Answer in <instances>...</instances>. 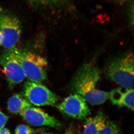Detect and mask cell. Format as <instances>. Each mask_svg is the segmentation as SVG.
I'll return each instance as SVG.
<instances>
[{"instance_id":"1","label":"cell","mask_w":134,"mask_h":134,"mask_svg":"<svg viewBox=\"0 0 134 134\" xmlns=\"http://www.w3.org/2000/svg\"><path fill=\"white\" fill-rule=\"evenodd\" d=\"M101 72L93 63H84L77 69L72 78L70 83L71 90L92 105L103 104L109 98L110 92L96 88Z\"/></svg>"},{"instance_id":"8","label":"cell","mask_w":134,"mask_h":134,"mask_svg":"<svg viewBox=\"0 0 134 134\" xmlns=\"http://www.w3.org/2000/svg\"><path fill=\"white\" fill-rule=\"evenodd\" d=\"M19 114L27 123L32 126H47L56 129L61 126L58 120L40 108L28 107Z\"/></svg>"},{"instance_id":"19","label":"cell","mask_w":134,"mask_h":134,"mask_svg":"<svg viewBox=\"0 0 134 134\" xmlns=\"http://www.w3.org/2000/svg\"><path fill=\"white\" fill-rule=\"evenodd\" d=\"M1 7H0V12H1Z\"/></svg>"},{"instance_id":"5","label":"cell","mask_w":134,"mask_h":134,"mask_svg":"<svg viewBox=\"0 0 134 134\" xmlns=\"http://www.w3.org/2000/svg\"><path fill=\"white\" fill-rule=\"evenodd\" d=\"M23 94L29 103L37 106L53 105L59 100L55 93L38 83L26 82L24 86Z\"/></svg>"},{"instance_id":"4","label":"cell","mask_w":134,"mask_h":134,"mask_svg":"<svg viewBox=\"0 0 134 134\" xmlns=\"http://www.w3.org/2000/svg\"><path fill=\"white\" fill-rule=\"evenodd\" d=\"M0 32L2 35V45L8 50L14 49L21 34V22L14 15L8 13H1Z\"/></svg>"},{"instance_id":"9","label":"cell","mask_w":134,"mask_h":134,"mask_svg":"<svg viewBox=\"0 0 134 134\" xmlns=\"http://www.w3.org/2000/svg\"><path fill=\"white\" fill-rule=\"evenodd\" d=\"M134 90L127 89L123 90L120 87L110 92V99L113 104L119 107H125L134 110Z\"/></svg>"},{"instance_id":"12","label":"cell","mask_w":134,"mask_h":134,"mask_svg":"<svg viewBox=\"0 0 134 134\" xmlns=\"http://www.w3.org/2000/svg\"><path fill=\"white\" fill-rule=\"evenodd\" d=\"M98 134H121L116 124L111 121H107L104 127Z\"/></svg>"},{"instance_id":"14","label":"cell","mask_w":134,"mask_h":134,"mask_svg":"<svg viewBox=\"0 0 134 134\" xmlns=\"http://www.w3.org/2000/svg\"><path fill=\"white\" fill-rule=\"evenodd\" d=\"M8 120V117L0 110V130L4 128Z\"/></svg>"},{"instance_id":"13","label":"cell","mask_w":134,"mask_h":134,"mask_svg":"<svg viewBox=\"0 0 134 134\" xmlns=\"http://www.w3.org/2000/svg\"><path fill=\"white\" fill-rule=\"evenodd\" d=\"M36 130L27 125H18L16 128L15 134H33Z\"/></svg>"},{"instance_id":"6","label":"cell","mask_w":134,"mask_h":134,"mask_svg":"<svg viewBox=\"0 0 134 134\" xmlns=\"http://www.w3.org/2000/svg\"><path fill=\"white\" fill-rule=\"evenodd\" d=\"M57 107L63 114L75 119H83L90 113V109L86 100L76 93L67 97Z\"/></svg>"},{"instance_id":"3","label":"cell","mask_w":134,"mask_h":134,"mask_svg":"<svg viewBox=\"0 0 134 134\" xmlns=\"http://www.w3.org/2000/svg\"><path fill=\"white\" fill-rule=\"evenodd\" d=\"M13 50L25 77L30 81L40 83L46 79L47 62L44 58L32 52L19 51L16 48Z\"/></svg>"},{"instance_id":"11","label":"cell","mask_w":134,"mask_h":134,"mask_svg":"<svg viewBox=\"0 0 134 134\" xmlns=\"http://www.w3.org/2000/svg\"><path fill=\"white\" fill-rule=\"evenodd\" d=\"M31 107L32 105L21 94H15L8 100V110L13 114H20L25 109Z\"/></svg>"},{"instance_id":"15","label":"cell","mask_w":134,"mask_h":134,"mask_svg":"<svg viewBox=\"0 0 134 134\" xmlns=\"http://www.w3.org/2000/svg\"><path fill=\"white\" fill-rule=\"evenodd\" d=\"M0 134H11L10 132L7 129L4 128L3 129L1 130H0Z\"/></svg>"},{"instance_id":"18","label":"cell","mask_w":134,"mask_h":134,"mask_svg":"<svg viewBox=\"0 0 134 134\" xmlns=\"http://www.w3.org/2000/svg\"><path fill=\"white\" fill-rule=\"evenodd\" d=\"M41 134H52L50 133H41Z\"/></svg>"},{"instance_id":"17","label":"cell","mask_w":134,"mask_h":134,"mask_svg":"<svg viewBox=\"0 0 134 134\" xmlns=\"http://www.w3.org/2000/svg\"><path fill=\"white\" fill-rule=\"evenodd\" d=\"M64 134H73V132L71 130H68Z\"/></svg>"},{"instance_id":"16","label":"cell","mask_w":134,"mask_h":134,"mask_svg":"<svg viewBox=\"0 0 134 134\" xmlns=\"http://www.w3.org/2000/svg\"><path fill=\"white\" fill-rule=\"evenodd\" d=\"M2 35L0 32V45H1L2 44Z\"/></svg>"},{"instance_id":"10","label":"cell","mask_w":134,"mask_h":134,"mask_svg":"<svg viewBox=\"0 0 134 134\" xmlns=\"http://www.w3.org/2000/svg\"><path fill=\"white\" fill-rule=\"evenodd\" d=\"M107 120L102 113L87 119L85 123L83 134H98L106 125Z\"/></svg>"},{"instance_id":"2","label":"cell","mask_w":134,"mask_h":134,"mask_svg":"<svg viewBox=\"0 0 134 134\" xmlns=\"http://www.w3.org/2000/svg\"><path fill=\"white\" fill-rule=\"evenodd\" d=\"M106 76L122 88H133L134 86V55L131 51L110 57L104 65Z\"/></svg>"},{"instance_id":"7","label":"cell","mask_w":134,"mask_h":134,"mask_svg":"<svg viewBox=\"0 0 134 134\" xmlns=\"http://www.w3.org/2000/svg\"><path fill=\"white\" fill-rule=\"evenodd\" d=\"M8 50L0 56V63L9 85L14 86L22 82L26 77L14 50Z\"/></svg>"}]
</instances>
